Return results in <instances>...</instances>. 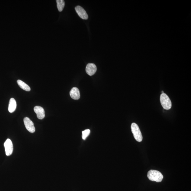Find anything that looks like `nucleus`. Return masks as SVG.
<instances>
[{
	"label": "nucleus",
	"mask_w": 191,
	"mask_h": 191,
	"mask_svg": "<svg viewBox=\"0 0 191 191\" xmlns=\"http://www.w3.org/2000/svg\"><path fill=\"white\" fill-rule=\"evenodd\" d=\"M97 70V67L94 63H89L87 65L86 68V72L87 74L90 76H92L94 74Z\"/></svg>",
	"instance_id": "7"
},
{
	"label": "nucleus",
	"mask_w": 191,
	"mask_h": 191,
	"mask_svg": "<svg viewBox=\"0 0 191 191\" xmlns=\"http://www.w3.org/2000/svg\"><path fill=\"white\" fill-rule=\"evenodd\" d=\"M147 176L150 181L160 182L162 181L163 176L160 172L155 170H150L149 171Z\"/></svg>",
	"instance_id": "1"
},
{
	"label": "nucleus",
	"mask_w": 191,
	"mask_h": 191,
	"mask_svg": "<svg viewBox=\"0 0 191 191\" xmlns=\"http://www.w3.org/2000/svg\"><path fill=\"white\" fill-rule=\"evenodd\" d=\"M70 95L72 99L75 100L79 99L80 93L79 89L76 87L73 88L70 91Z\"/></svg>",
	"instance_id": "9"
},
{
	"label": "nucleus",
	"mask_w": 191,
	"mask_h": 191,
	"mask_svg": "<svg viewBox=\"0 0 191 191\" xmlns=\"http://www.w3.org/2000/svg\"><path fill=\"white\" fill-rule=\"evenodd\" d=\"M25 128L31 133H34L35 131V128L34 123L30 118L25 117L23 119Z\"/></svg>",
	"instance_id": "4"
},
{
	"label": "nucleus",
	"mask_w": 191,
	"mask_h": 191,
	"mask_svg": "<svg viewBox=\"0 0 191 191\" xmlns=\"http://www.w3.org/2000/svg\"><path fill=\"white\" fill-rule=\"evenodd\" d=\"M34 111L37 115V117L39 119H43L45 118V114L44 109L43 107L36 106L34 108Z\"/></svg>",
	"instance_id": "8"
},
{
	"label": "nucleus",
	"mask_w": 191,
	"mask_h": 191,
	"mask_svg": "<svg viewBox=\"0 0 191 191\" xmlns=\"http://www.w3.org/2000/svg\"><path fill=\"white\" fill-rule=\"evenodd\" d=\"M75 10L76 13L79 17L84 20H88V15L86 11L82 7L80 6H77L75 7Z\"/></svg>",
	"instance_id": "6"
},
{
	"label": "nucleus",
	"mask_w": 191,
	"mask_h": 191,
	"mask_svg": "<svg viewBox=\"0 0 191 191\" xmlns=\"http://www.w3.org/2000/svg\"><path fill=\"white\" fill-rule=\"evenodd\" d=\"M17 83L19 86L23 90L27 91V92H30L31 90L30 87L21 80H17Z\"/></svg>",
	"instance_id": "11"
},
{
	"label": "nucleus",
	"mask_w": 191,
	"mask_h": 191,
	"mask_svg": "<svg viewBox=\"0 0 191 191\" xmlns=\"http://www.w3.org/2000/svg\"><path fill=\"white\" fill-rule=\"evenodd\" d=\"M5 153L7 156H10L12 154L13 151V145L10 139H7L4 143Z\"/></svg>",
	"instance_id": "5"
},
{
	"label": "nucleus",
	"mask_w": 191,
	"mask_h": 191,
	"mask_svg": "<svg viewBox=\"0 0 191 191\" xmlns=\"http://www.w3.org/2000/svg\"><path fill=\"white\" fill-rule=\"evenodd\" d=\"M131 129L134 139L138 142H142L143 137L138 125L135 123H133L131 125Z\"/></svg>",
	"instance_id": "2"
},
{
	"label": "nucleus",
	"mask_w": 191,
	"mask_h": 191,
	"mask_svg": "<svg viewBox=\"0 0 191 191\" xmlns=\"http://www.w3.org/2000/svg\"><path fill=\"white\" fill-rule=\"evenodd\" d=\"M57 3V6L58 10L60 12L62 11L65 6V2L63 0H57L56 1Z\"/></svg>",
	"instance_id": "12"
},
{
	"label": "nucleus",
	"mask_w": 191,
	"mask_h": 191,
	"mask_svg": "<svg viewBox=\"0 0 191 191\" xmlns=\"http://www.w3.org/2000/svg\"><path fill=\"white\" fill-rule=\"evenodd\" d=\"M160 100L161 105L165 110H169L171 108V101L166 94L163 93L161 94Z\"/></svg>",
	"instance_id": "3"
},
{
	"label": "nucleus",
	"mask_w": 191,
	"mask_h": 191,
	"mask_svg": "<svg viewBox=\"0 0 191 191\" xmlns=\"http://www.w3.org/2000/svg\"><path fill=\"white\" fill-rule=\"evenodd\" d=\"M164 93V92H163V91H162V94Z\"/></svg>",
	"instance_id": "14"
},
{
	"label": "nucleus",
	"mask_w": 191,
	"mask_h": 191,
	"mask_svg": "<svg viewBox=\"0 0 191 191\" xmlns=\"http://www.w3.org/2000/svg\"><path fill=\"white\" fill-rule=\"evenodd\" d=\"M16 108V102L14 98H11L9 102L8 110L10 113L14 112Z\"/></svg>",
	"instance_id": "10"
},
{
	"label": "nucleus",
	"mask_w": 191,
	"mask_h": 191,
	"mask_svg": "<svg viewBox=\"0 0 191 191\" xmlns=\"http://www.w3.org/2000/svg\"><path fill=\"white\" fill-rule=\"evenodd\" d=\"M90 130L89 129H86L84 131H82V139L83 140H85L86 139L87 137L90 134Z\"/></svg>",
	"instance_id": "13"
}]
</instances>
